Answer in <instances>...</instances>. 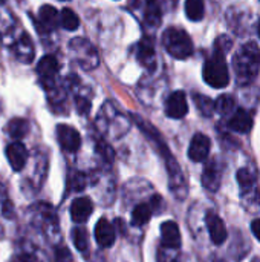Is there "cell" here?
Segmentation results:
<instances>
[{
  "instance_id": "1",
  "label": "cell",
  "mask_w": 260,
  "mask_h": 262,
  "mask_svg": "<svg viewBox=\"0 0 260 262\" xmlns=\"http://www.w3.org/2000/svg\"><path fill=\"white\" fill-rule=\"evenodd\" d=\"M233 69L238 81L244 86L257 77L260 69V49L256 43H245L236 52L233 58Z\"/></svg>"
},
{
  "instance_id": "2",
  "label": "cell",
  "mask_w": 260,
  "mask_h": 262,
  "mask_svg": "<svg viewBox=\"0 0 260 262\" xmlns=\"http://www.w3.org/2000/svg\"><path fill=\"white\" fill-rule=\"evenodd\" d=\"M162 41H164L166 51L178 60L188 58L193 54V41L188 37V34L182 29L169 28L164 32Z\"/></svg>"
},
{
  "instance_id": "3",
  "label": "cell",
  "mask_w": 260,
  "mask_h": 262,
  "mask_svg": "<svg viewBox=\"0 0 260 262\" xmlns=\"http://www.w3.org/2000/svg\"><path fill=\"white\" fill-rule=\"evenodd\" d=\"M204 80L207 84L216 89H222L230 83V72L222 52H215L204 66Z\"/></svg>"
},
{
  "instance_id": "4",
  "label": "cell",
  "mask_w": 260,
  "mask_h": 262,
  "mask_svg": "<svg viewBox=\"0 0 260 262\" xmlns=\"http://www.w3.org/2000/svg\"><path fill=\"white\" fill-rule=\"evenodd\" d=\"M57 140H58L61 149H64L66 152H75L81 146L80 134L74 127L66 126V124L57 126Z\"/></svg>"
},
{
  "instance_id": "5",
  "label": "cell",
  "mask_w": 260,
  "mask_h": 262,
  "mask_svg": "<svg viewBox=\"0 0 260 262\" xmlns=\"http://www.w3.org/2000/svg\"><path fill=\"white\" fill-rule=\"evenodd\" d=\"M210 147H211V143H210V138L204 134H196L190 143V147H188V157L192 161L195 163H202L207 160L208 154H210Z\"/></svg>"
},
{
  "instance_id": "6",
  "label": "cell",
  "mask_w": 260,
  "mask_h": 262,
  "mask_svg": "<svg viewBox=\"0 0 260 262\" xmlns=\"http://www.w3.org/2000/svg\"><path fill=\"white\" fill-rule=\"evenodd\" d=\"M188 112V103H187V97L182 91H176L173 92L166 103V114L170 118H182L185 117Z\"/></svg>"
},
{
  "instance_id": "7",
  "label": "cell",
  "mask_w": 260,
  "mask_h": 262,
  "mask_svg": "<svg viewBox=\"0 0 260 262\" xmlns=\"http://www.w3.org/2000/svg\"><path fill=\"white\" fill-rule=\"evenodd\" d=\"M93 212V204L90 201V198L83 196V198H77L72 204H70V218L77 223V224H83L86 223L90 215Z\"/></svg>"
},
{
  "instance_id": "8",
  "label": "cell",
  "mask_w": 260,
  "mask_h": 262,
  "mask_svg": "<svg viewBox=\"0 0 260 262\" xmlns=\"http://www.w3.org/2000/svg\"><path fill=\"white\" fill-rule=\"evenodd\" d=\"M205 223H207V229H208V233H210V238L215 244H222L225 243L228 233H227V229H225V224L224 221L216 215V213H208L205 216Z\"/></svg>"
},
{
  "instance_id": "9",
  "label": "cell",
  "mask_w": 260,
  "mask_h": 262,
  "mask_svg": "<svg viewBox=\"0 0 260 262\" xmlns=\"http://www.w3.org/2000/svg\"><path fill=\"white\" fill-rule=\"evenodd\" d=\"M6 158L11 164V167L18 172L25 167L26 164V160H28V152H26V147L15 141V143H11L8 147H6Z\"/></svg>"
},
{
  "instance_id": "10",
  "label": "cell",
  "mask_w": 260,
  "mask_h": 262,
  "mask_svg": "<svg viewBox=\"0 0 260 262\" xmlns=\"http://www.w3.org/2000/svg\"><path fill=\"white\" fill-rule=\"evenodd\" d=\"M162 246L167 249H179L181 247V232L176 223L167 221L161 226Z\"/></svg>"
},
{
  "instance_id": "11",
  "label": "cell",
  "mask_w": 260,
  "mask_h": 262,
  "mask_svg": "<svg viewBox=\"0 0 260 262\" xmlns=\"http://www.w3.org/2000/svg\"><path fill=\"white\" fill-rule=\"evenodd\" d=\"M95 239L101 247H110L115 243V230L113 226L106 220L101 218L95 226Z\"/></svg>"
},
{
  "instance_id": "12",
  "label": "cell",
  "mask_w": 260,
  "mask_h": 262,
  "mask_svg": "<svg viewBox=\"0 0 260 262\" xmlns=\"http://www.w3.org/2000/svg\"><path fill=\"white\" fill-rule=\"evenodd\" d=\"M230 129H233L234 132H241V134H247L251 130L253 127V118L251 115L245 111V109H238L233 117L228 121Z\"/></svg>"
},
{
  "instance_id": "13",
  "label": "cell",
  "mask_w": 260,
  "mask_h": 262,
  "mask_svg": "<svg viewBox=\"0 0 260 262\" xmlns=\"http://www.w3.org/2000/svg\"><path fill=\"white\" fill-rule=\"evenodd\" d=\"M202 184L210 192H216L219 189V186H221V170H219L216 161L207 164V167H205V170L202 173Z\"/></svg>"
},
{
  "instance_id": "14",
  "label": "cell",
  "mask_w": 260,
  "mask_h": 262,
  "mask_svg": "<svg viewBox=\"0 0 260 262\" xmlns=\"http://www.w3.org/2000/svg\"><path fill=\"white\" fill-rule=\"evenodd\" d=\"M58 68H60L58 66V60L54 55H44L38 61V64H37V72H38V75L43 80H49L51 81L57 75Z\"/></svg>"
},
{
  "instance_id": "15",
  "label": "cell",
  "mask_w": 260,
  "mask_h": 262,
  "mask_svg": "<svg viewBox=\"0 0 260 262\" xmlns=\"http://www.w3.org/2000/svg\"><path fill=\"white\" fill-rule=\"evenodd\" d=\"M38 17H40V23L46 28V29H55L58 25V11L51 6V5H43L38 11Z\"/></svg>"
},
{
  "instance_id": "16",
  "label": "cell",
  "mask_w": 260,
  "mask_h": 262,
  "mask_svg": "<svg viewBox=\"0 0 260 262\" xmlns=\"http://www.w3.org/2000/svg\"><path fill=\"white\" fill-rule=\"evenodd\" d=\"M162 18V6L161 0H147V8L144 14V20L150 26H158Z\"/></svg>"
},
{
  "instance_id": "17",
  "label": "cell",
  "mask_w": 260,
  "mask_h": 262,
  "mask_svg": "<svg viewBox=\"0 0 260 262\" xmlns=\"http://www.w3.org/2000/svg\"><path fill=\"white\" fill-rule=\"evenodd\" d=\"M138 58L144 66L153 64L155 61V46L152 38H143L138 45Z\"/></svg>"
},
{
  "instance_id": "18",
  "label": "cell",
  "mask_w": 260,
  "mask_h": 262,
  "mask_svg": "<svg viewBox=\"0 0 260 262\" xmlns=\"http://www.w3.org/2000/svg\"><path fill=\"white\" fill-rule=\"evenodd\" d=\"M58 25L66 31H75L80 26V17L70 8H63L60 12Z\"/></svg>"
},
{
  "instance_id": "19",
  "label": "cell",
  "mask_w": 260,
  "mask_h": 262,
  "mask_svg": "<svg viewBox=\"0 0 260 262\" xmlns=\"http://www.w3.org/2000/svg\"><path fill=\"white\" fill-rule=\"evenodd\" d=\"M28 121L23 120V118H14L8 123V127H6V132L11 138L14 140H20L23 138L26 134H28Z\"/></svg>"
},
{
  "instance_id": "20",
  "label": "cell",
  "mask_w": 260,
  "mask_h": 262,
  "mask_svg": "<svg viewBox=\"0 0 260 262\" xmlns=\"http://www.w3.org/2000/svg\"><path fill=\"white\" fill-rule=\"evenodd\" d=\"M185 14L190 20L199 21L205 14V6L202 0H185Z\"/></svg>"
},
{
  "instance_id": "21",
  "label": "cell",
  "mask_w": 260,
  "mask_h": 262,
  "mask_svg": "<svg viewBox=\"0 0 260 262\" xmlns=\"http://www.w3.org/2000/svg\"><path fill=\"white\" fill-rule=\"evenodd\" d=\"M152 218V210H150V206L147 204H139L133 209V213H132V224L133 226H138V227H143L144 224H147Z\"/></svg>"
},
{
  "instance_id": "22",
  "label": "cell",
  "mask_w": 260,
  "mask_h": 262,
  "mask_svg": "<svg viewBox=\"0 0 260 262\" xmlns=\"http://www.w3.org/2000/svg\"><path fill=\"white\" fill-rule=\"evenodd\" d=\"M72 241L75 249L81 253V255H87L89 253V241H87V233L84 229L81 227H75L72 230Z\"/></svg>"
},
{
  "instance_id": "23",
  "label": "cell",
  "mask_w": 260,
  "mask_h": 262,
  "mask_svg": "<svg viewBox=\"0 0 260 262\" xmlns=\"http://www.w3.org/2000/svg\"><path fill=\"white\" fill-rule=\"evenodd\" d=\"M234 107H236V101L231 95H221L215 103V111L222 117L231 115L234 112Z\"/></svg>"
},
{
  "instance_id": "24",
  "label": "cell",
  "mask_w": 260,
  "mask_h": 262,
  "mask_svg": "<svg viewBox=\"0 0 260 262\" xmlns=\"http://www.w3.org/2000/svg\"><path fill=\"white\" fill-rule=\"evenodd\" d=\"M195 103L204 117H211L215 112V103L205 95H195Z\"/></svg>"
},
{
  "instance_id": "25",
  "label": "cell",
  "mask_w": 260,
  "mask_h": 262,
  "mask_svg": "<svg viewBox=\"0 0 260 262\" xmlns=\"http://www.w3.org/2000/svg\"><path fill=\"white\" fill-rule=\"evenodd\" d=\"M238 181H239V184H241V187H242L244 190H248V189H251L253 184L256 183V177H254V173H251V170H248V169H241V170L238 172Z\"/></svg>"
},
{
  "instance_id": "26",
  "label": "cell",
  "mask_w": 260,
  "mask_h": 262,
  "mask_svg": "<svg viewBox=\"0 0 260 262\" xmlns=\"http://www.w3.org/2000/svg\"><path fill=\"white\" fill-rule=\"evenodd\" d=\"M70 183H72V189L74 190H83L84 186H86V178H84L83 173H75L70 178Z\"/></svg>"
},
{
  "instance_id": "27",
  "label": "cell",
  "mask_w": 260,
  "mask_h": 262,
  "mask_svg": "<svg viewBox=\"0 0 260 262\" xmlns=\"http://www.w3.org/2000/svg\"><path fill=\"white\" fill-rule=\"evenodd\" d=\"M57 262H70V253L66 247L57 249Z\"/></svg>"
},
{
  "instance_id": "28",
  "label": "cell",
  "mask_w": 260,
  "mask_h": 262,
  "mask_svg": "<svg viewBox=\"0 0 260 262\" xmlns=\"http://www.w3.org/2000/svg\"><path fill=\"white\" fill-rule=\"evenodd\" d=\"M78 103V111L81 112V114H86V112H89V107H90V104H89V101H86V100H83V98H78L77 100Z\"/></svg>"
},
{
  "instance_id": "29",
  "label": "cell",
  "mask_w": 260,
  "mask_h": 262,
  "mask_svg": "<svg viewBox=\"0 0 260 262\" xmlns=\"http://www.w3.org/2000/svg\"><path fill=\"white\" fill-rule=\"evenodd\" d=\"M251 230H253L254 236L260 241V220H254V221L251 223Z\"/></svg>"
},
{
  "instance_id": "30",
  "label": "cell",
  "mask_w": 260,
  "mask_h": 262,
  "mask_svg": "<svg viewBox=\"0 0 260 262\" xmlns=\"http://www.w3.org/2000/svg\"><path fill=\"white\" fill-rule=\"evenodd\" d=\"M257 29H259V37H260V21H259V28H257Z\"/></svg>"
},
{
  "instance_id": "31",
  "label": "cell",
  "mask_w": 260,
  "mask_h": 262,
  "mask_svg": "<svg viewBox=\"0 0 260 262\" xmlns=\"http://www.w3.org/2000/svg\"><path fill=\"white\" fill-rule=\"evenodd\" d=\"M254 262H260V261H259V259H256V261H254Z\"/></svg>"
}]
</instances>
